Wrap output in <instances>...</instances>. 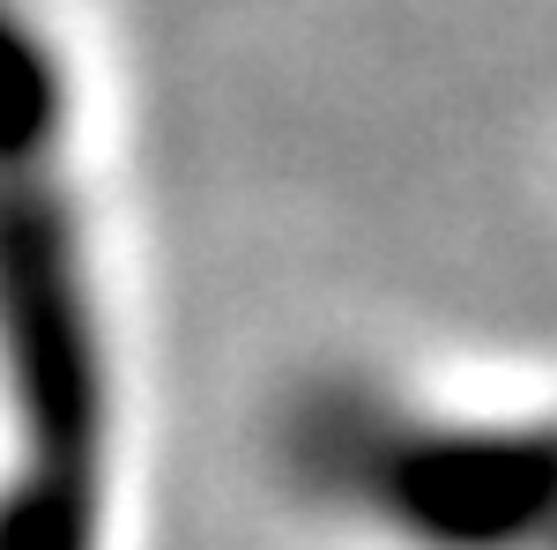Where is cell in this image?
Here are the masks:
<instances>
[{
    "mask_svg": "<svg viewBox=\"0 0 557 550\" xmlns=\"http://www.w3.org/2000/svg\"><path fill=\"white\" fill-rule=\"evenodd\" d=\"M268 468L327 550H557V394L335 365L275 410Z\"/></svg>",
    "mask_w": 557,
    "mask_h": 550,
    "instance_id": "obj_2",
    "label": "cell"
},
{
    "mask_svg": "<svg viewBox=\"0 0 557 550\" xmlns=\"http://www.w3.org/2000/svg\"><path fill=\"white\" fill-rule=\"evenodd\" d=\"M0 550H141V380L75 68L0 0Z\"/></svg>",
    "mask_w": 557,
    "mask_h": 550,
    "instance_id": "obj_1",
    "label": "cell"
}]
</instances>
